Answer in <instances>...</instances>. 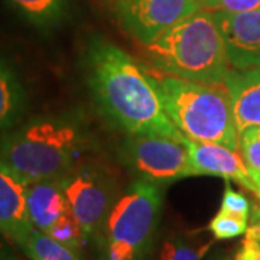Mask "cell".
I'll use <instances>...</instances> for the list:
<instances>
[{
    "label": "cell",
    "mask_w": 260,
    "mask_h": 260,
    "mask_svg": "<svg viewBox=\"0 0 260 260\" xmlns=\"http://www.w3.org/2000/svg\"><path fill=\"white\" fill-rule=\"evenodd\" d=\"M84 61L91 99L112 126L126 136L186 139L165 112L153 77L127 52L104 38L93 37Z\"/></svg>",
    "instance_id": "1"
},
{
    "label": "cell",
    "mask_w": 260,
    "mask_h": 260,
    "mask_svg": "<svg viewBox=\"0 0 260 260\" xmlns=\"http://www.w3.org/2000/svg\"><path fill=\"white\" fill-rule=\"evenodd\" d=\"M93 148L80 116H38L0 136V162L32 184L62 178Z\"/></svg>",
    "instance_id": "2"
},
{
    "label": "cell",
    "mask_w": 260,
    "mask_h": 260,
    "mask_svg": "<svg viewBox=\"0 0 260 260\" xmlns=\"http://www.w3.org/2000/svg\"><path fill=\"white\" fill-rule=\"evenodd\" d=\"M150 64L167 75L224 84L232 65L213 12L200 9L145 45Z\"/></svg>",
    "instance_id": "3"
},
{
    "label": "cell",
    "mask_w": 260,
    "mask_h": 260,
    "mask_svg": "<svg viewBox=\"0 0 260 260\" xmlns=\"http://www.w3.org/2000/svg\"><path fill=\"white\" fill-rule=\"evenodd\" d=\"M153 80L169 119L188 139L239 150V132L224 84L197 83L174 75Z\"/></svg>",
    "instance_id": "4"
},
{
    "label": "cell",
    "mask_w": 260,
    "mask_h": 260,
    "mask_svg": "<svg viewBox=\"0 0 260 260\" xmlns=\"http://www.w3.org/2000/svg\"><path fill=\"white\" fill-rule=\"evenodd\" d=\"M160 185L136 179L119 195L99 237L106 260H145L162 213Z\"/></svg>",
    "instance_id": "5"
},
{
    "label": "cell",
    "mask_w": 260,
    "mask_h": 260,
    "mask_svg": "<svg viewBox=\"0 0 260 260\" xmlns=\"http://www.w3.org/2000/svg\"><path fill=\"white\" fill-rule=\"evenodd\" d=\"M59 181L70 211L85 237H99L113 204L119 198L114 177L99 164H77Z\"/></svg>",
    "instance_id": "6"
},
{
    "label": "cell",
    "mask_w": 260,
    "mask_h": 260,
    "mask_svg": "<svg viewBox=\"0 0 260 260\" xmlns=\"http://www.w3.org/2000/svg\"><path fill=\"white\" fill-rule=\"evenodd\" d=\"M186 139L178 140L159 135H130L121 143L120 159L138 179L158 185L195 177Z\"/></svg>",
    "instance_id": "7"
},
{
    "label": "cell",
    "mask_w": 260,
    "mask_h": 260,
    "mask_svg": "<svg viewBox=\"0 0 260 260\" xmlns=\"http://www.w3.org/2000/svg\"><path fill=\"white\" fill-rule=\"evenodd\" d=\"M203 8L201 0H114L123 30L143 45Z\"/></svg>",
    "instance_id": "8"
},
{
    "label": "cell",
    "mask_w": 260,
    "mask_h": 260,
    "mask_svg": "<svg viewBox=\"0 0 260 260\" xmlns=\"http://www.w3.org/2000/svg\"><path fill=\"white\" fill-rule=\"evenodd\" d=\"M232 68L260 67V9L242 13L214 10Z\"/></svg>",
    "instance_id": "9"
},
{
    "label": "cell",
    "mask_w": 260,
    "mask_h": 260,
    "mask_svg": "<svg viewBox=\"0 0 260 260\" xmlns=\"http://www.w3.org/2000/svg\"><path fill=\"white\" fill-rule=\"evenodd\" d=\"M194 175H210L234 181L249 189L260 201V185L247 168L242 153L215 142L186 139Z\"/></svg>",
    "instance_id": "10"
},
{
    "label": "cell",
    "mask_w": 260,
    "mask_h": 260,
    "mask_svg": "<svg viewBox=\"0 0 260 260\" xmlns=\"http://www.w3.org/2000/svg\"><path fill=\"white\" fill-rule=\"evenodd\" d=\"M28 182L0 162V234L20 247L34 232L26 203Z\"/></svg>",
    "instance_id": "11"
},
{
    "label": "cell",
    "mask_w": 260,
    "mask_h": 260,
    "mask_svg": "<svg viewBox=\"0 0 260 260\" xmlns=\"http://www.w3.org/2000/svg\"><path fill=\"white\" fill-rule=\"evenodd\" d=\"M224 87L232 103L239 135L251 126H260V67L232 68Z\"/></svg>",
    "instance_id": "12"
},
{
    "label": "cell",
    "mask_w": 260,
    "mask_h": 260,
    "mask_svg": "<svg viewBox=\"0 0 260 260\" xmlns=\"http://www.w3.org/2000/svg\"><path fill=\"white\" fill-rule=\"evenodd\" d=\"M26 203L34 227L44 233L62 215L70 213L68 201L59 179H44L28 184Z\"/></svg>",
    "instance_id": "13"
},
{
    "label": "cell",
    "mask_w": 260,
    "mask_h": 260,
    "mask_svg": "<svg viewBox=\"0 0 260 260\" xmlns=\"http://www.w3.org/2000/svg\"><path fill=\"white\" fill-rule=\"evenodd\" d=\"M26 110V88L13 65L0 56V135L13 129Z\"/></svg>",
    "instance_id": "14"
},
{
    "label": "cell",
    "mask_w": 260,
    "mask_h": 260,
    "mask_svg": "<svg viewBox=\"0 0 260 260\" xmlns=\"http://www.w3.org/2000/svg\"><path fill=\"white\" fill-rule=\"evenodd\" d=\"M18 16L42 32L58 29L70 16L71 0H5Z\"/></svg>",
    "instance_id": "15"
},
{
    "label": "cell",
    "mask_w": 260,
    "mask_h": 260,
    "mask_svg": "<svg viewBox=\"0 0 260 260\" xmlns=\"http://www.w3.org/2000/svg\"><path fill=\"white\" fill-rule=\"evenodd\" d=\"M20 249L30 260H80L77 251L71 250L38 229H34Z\"/></svg>",
    "instance_id": "16"
},
{
    "label": "cell",
    "mask_w": 260,
    "mask_h": 260,
    "mask_svg": "<svg viewBox=\"0 0 260 260\" xmlns=\"http://www.w3.org/2000/svg\"><path fill=\"white\" fill-rule=\"evenodd\" d=\"M45 233L49 237H52L54 240L64 244L67 247H70L71 250L77 251V253H80L84 242L87 240L83 229L80 227V224L77 223V220L74 218V215L71 214V211L62 215Z\"/></svg>",
    "instance_id": "17"
},
{
    "label": "cell",
    "mask_w": 260,
    "mask_h": 260,
    "mask_svg": "<svg viewBox=\"0 0 260 260\" xmlns=\"http://www.w3.org/2000/svg\"><path fill=\"white\" fill-rule=\"evenodd\" d=\"M249 229V218L220 210L208 224V230L217 240H230L243 236Z\"/></svg>",
    "instance_id": "18"
},
{
    "label": "cell",
    "mask_w": 260,
    "mask_h": 260,
    "mask_svg": "<svg viewBox=\"0 0 260 260\" xmlns=\"http://www.w3.org/2000/svg\"><path fill=\"white\" fill-rule=\"evenodd\" d=\"M239 152L260 185V126H251L239 135Z\"/></svg>",
    "instance_id": "19"
},
{
    "label": "cell",
    "mask_w": 260,
    "mask_h": 260,
    "mask_svg": "<svg viewBox=\"0 0 260 260\" xmlns=\"http://www.w3.org/2000/svg\"><path fill=\"white\" fill-rule=\"evenodd\" d=\"M204 249H197L182 237H168L159 247L158 260H203Z\"/></svg>",
    "instance_id": "20"
},
{
    "label": "cell",
    "mask_w": 260,
    "mask_h": 260,
    "mask_svg": "<svg viewBox=\"0 0 260 260\" xmlns=\"http://www.w3.org/2000/svg\"><path fill=\"white\" fill-rule=\"evenodd\" d=\"M234 260H260V207L254 210L251 224L244 233Z\"/></svg>",
    "instance_id": "21"
},
{
    "label": "cell",
    "mask_w": 260,
    "mask_h": 260,
    "mask_svg": "<svg viewBox=\"0 0 260 260\" xmlns=\"http://www.w3.org/2000/svg\"><path fill=\"white\" fill-rule=\"evenodd\" d=\"M220 210L236 214V215H240V217H244V218H249V215H250V201L247 200V197L244 194L239 192V191H234L232 185L229 184V181H227Z\"/></svg>",
    "instance_id": "22"
},
{
    "label": "cell",
    "mask_w": 260,
    "mask_h": 260,
    "mask_svg": "<svg viewBox=\"0 0 260 260\" xmlns=\"http://www.w3.org/2000/svg\"><path fill=\"white\" fill-rule=\"evenodd\" d=\"M203 6L213 10L242 13L260 9V0H201Z\"/></svg>",
    "instance_id": "23"
},
{
    "label": "cell",
    "mask_w": 260,
    "mask_h": 260,
    "mask_svg": "<svg viewBox=\"0 0 260 260\" xmlns=\"http://www.w3.org/2000/svg\"><path fill=\"white\" fill-rule=\"evenodd\" d=\"M0 260H20L2 239H0Z\"/></svg>",
    "instance_id": "24"
},
{
    "label": "cell",
    "mask_w": 260,
    "mask_h": 260,
    "mask_svg": "<svg viewBox=\"0 0 260 260\" xmlns=\"http://www.w3.org/2000/svg\"><path fill=\"white\" fill-rule=\"evenodd\" d=\"M221 260H227V259H221Z\"/></svg>",
    "instance_id": "25"
}]
</instances>
